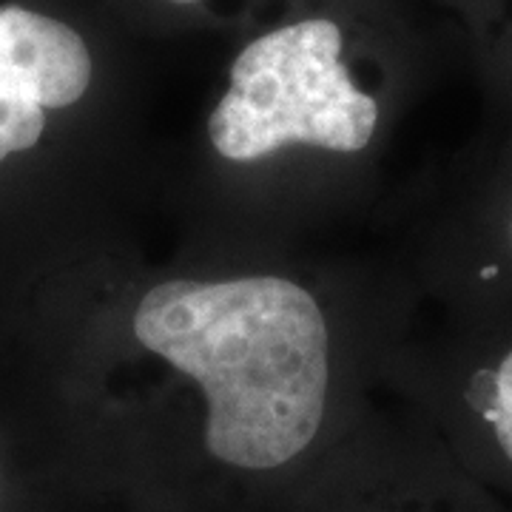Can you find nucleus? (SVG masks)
<instances>
[{
	"instance_id": "obj_1",
	"label": "nucleus",
	"mask_w": 512,
	"mask_h": 512,
	"mask_svg": "<svg viewBox=\"0 0 512 512\" xmlns=\"http://www.w3.org/2000/svg\"><path fill=\"white\" fill-rule=\"evenodd\" d=\"M134 336L202 384L211 456L274 470L325 416L328 325L305 288L279 276L163 282L140 299Z\"/></svg>"
},
{
	"instance_id": "obj_2",
	"label": "nucleus",
	"mask_w": 512,
	"mask_h": 512,
	"mask_svg": "<svg viewBox=\"0 0 512 512\" xmlns=\"http://www.w3.org/2000/svg\"><path fill=\"white\" fill-rule=\"evenodd\" d=\"M379 126V100L342 63V32L328 18L279 26L248 43L208 120L225 160L251 163L282 146L362 151Z\"/></svg>"
},
{
	"instance_id": "obj_3",
	"label": "nucleus",
	"mask_w": 512,
	"mask_h": 512,
	"mask_svg": "<svg viewBox=\"0 0 512 512\" xmlns=\"http://www.w3.org/2000/svg\"><path fill=\"white\" fill-rule=\"evenodd\" d=\"M89 83L92 55L72 26L0 6V160L35 146L46 111L77 103Z\"/></svg>"
},
{
	"instance_id": "obj_4",
	"label": "nucleus",
	"mask_w": 512,
	"mask_h": 512,
	"mask_svg": "<svg viewBox=\"0 0 512 512\" xmlns=\"http://www.w3.org/2000/svg\"><path fill=\"white\" fill-rule=\"evenodd\" d=\"M458 399L470 419L484 427L498 456L512 467V333L504 345L481 353L467 365Z\"/></svg>"
},
{
	"instance_id": "obj_5",
	"label": "nucleus",
	"mask_w": 512,
	"mask_h": 512,
	"mask_svg": "<svg viewBox=\"0 0 512 512\" xmlns=\"http://www.w3.org/2000/svg\"><path fill=\"white\" fill-rule=\"evenodd\" d=\"M501 231V248H495L487 256H481L467 268V279L478 291H507L512 288V180L510 194L504 200V214L498 222Z\"/></svg>"
},
{
	"instance_id": "obj_6",
	"label": "nucleus",
	"mask_w": 512,
	"mask_h": 512,
	"mask_svg": "<svg viewBox=\"0 0 512 512\" xmlns=\"http://www.w3.org/2000/svg\"><path fill=\"white\" fill-rule=\"evenodd\" d=\"M481 15L487 20L490 29H498L501 37L507 40L504 46L512 52V0H476Z\"/></svg>"
},
{
	"instance_id": "obj_7",
	"label": "nucleus",
	"mask_w": 512,
	"mask_h": 512,
	"mask_svg": "<svg viewBox=\"0 0 512 512\" xmlns=\"http://www.w3.org/2000/svg\"><path fill=\"white\" fill-rule=\"evenodd\" d=\"M174 3H194V0H174Z\"/></svg>"
}]
</instances>
